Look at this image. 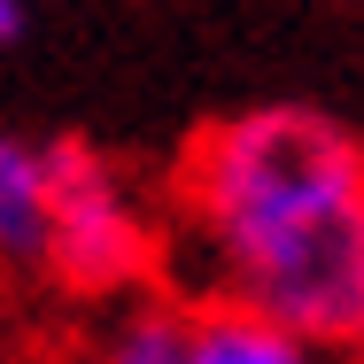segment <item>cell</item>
<instances>
[{
    "label": "cell",
    "mask_w": 364,
    "mask_h": 364,
    "mask_svg": "<svg viewBox=\"0 0 364 364\" xmlns=\"http://www.w3.org/2000/svg\"><path fill=\"white\" fill-rule=\"evenodd\" d=\"M202 225L240 302L302 341H364V155L302 109H264L202 140Z\"/></svg>",
    "instance_id": "6da1fadb"
},
{
    "label": "cell",
    "mask_w": 364,
    "mask_h": 364,
    "mask_svg": "<svg viewBox=\"0 0 364 364\" xmlns=\"http://www.w3.org/2000/svg\"><path fill=\"white\" fill-rule=\"evenodd\" d=\"M47 171H55V218H47V256L70 272L77 287H109V279H124L132 264H140V225L132 210L117 202V186L77 155H47Z\"/></svg>",
    "instance_id": "7a4b0ae2"
},
{
    "label": "cell",
    "mask_w": 364,
    "mask_h": 364,
    "mask_svg": "<svg viewBox=\"0 0 364 364\" xmlns=\"http://www.w3.org/2000/svg\"><path fill=\"white\" fill-rule=\"evenodd\" d=\"M47 218H55V171L39 147L0 132V256L31 264L47 256Z\"/></svg>",
    "instance_id": "3957f363"
},
{
    "label": "cell",
    "mask_w": 364,
    "mask_h": 364,
    "mask_svg": "<svg viewBox=\"0 0 364 364\" xmlns=\"http://www.w3.org/2000/svg\"><path fill=\"white\" fill-rule=\"evenodd\" d=\"M186 364H302V333L256 302L210 310L202 326H186Z\"/></svg>",
    "instance_id": "277c9868"
},
{
    "label": "cell",
    "mask_w": 364,
    "mask_h": 364,
    "mask_svg": "<svg viewBox=\"0 0 364 364\" xmlns=\"http://www.w3.org/2000/svg\"><path fill=\"white\" fill-rule=\"evenodd\" d=\"M117 357L124 364H186V326L178 318H132L117 333Z\"/></svg>",
    "instance_id": "5b68a950"
},
{
    "label": "cell",
    "mask_w": 364,
    "mask_h": 364,
    "mask_svg": "<svg viewBox=\"0 0 364 364\" xmlns=\"http://www.w3.org/2000/svg\"><path fill=\"white\" fill-rule=\"evenodd\" d=\"M23 39V0H0V47Z\"/></svg>",
    "instance_id": "8992f818"
}]
</instances>
